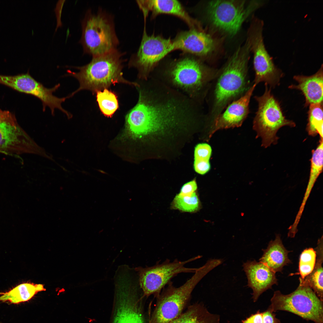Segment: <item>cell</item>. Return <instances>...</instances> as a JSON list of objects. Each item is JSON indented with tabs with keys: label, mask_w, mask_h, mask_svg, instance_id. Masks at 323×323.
<instances>
[{
	"label": "cell",
	"mask_w": 323,
	"mask_h": 323,
	"mask_svg": "<svg viewBox=\"0 0 323 323\" xmlns=\"http://www.w3.org/2000/svg\"><path fill=\"white\" fill-rule=\"evenodd\" d=\"M125 54L117 49L92 57L91 61L85 65L72 67L79 70L78 72L68 70L66 75L74 77L79 83V88L68 95V98L84 90L90 91L94 94L116 83L138 86V83L129 81L123 77L122 69Z\"/></svg>",
	"instance_id": "6da1fadb"
},
{
	"label": "cell",
	"mask_w": 323,
	"mask_h": 323,
	"mask_svg": "<svg viewBox=\"0 0 323 323\" xmlns=\"http://www.w3.org/2000/svg\"><path fill=\"white\" fill-rule=\"evenodd\" d=\"M249 40L230 59L217 80L211 114L215 118L231 100L241 95L247 86V65L251 46Z\"/></svg>",
	"instance_id": "7a4b0ae2"
},
{
	"label": "cell",
	"mask_w": 323,
	"mask_h": 323,
	"mask_svg": "<svg viewBox=\"0 0 323 323\" xmlns=\"http://www.w3.org/2000/svg\"><path fill=\"white\" fill-rule=\"evenodd\" d=\"M166 128L160 108L146 91H141L137 103L126 116L127 134L134 139L148 137L156 146L163 141Z\"/></svg>",
	"instance_id": "3957f363"
},
{
	"label": "cell",
	"mask_w": 323,
	"mask_h": 323,
	"mask_svg": "<svg viewBox=\"0 0 323 323\" xmlns=\"http://www.w3.org/2000/svg\"><path fill=\"white\" fill-rule=\"evenodd\" d=\"M81 27L79 43L84 54L94 57L118 49L119 42L114 19L105 11L100 9L95 13L88 10L81 21Z\"/></svg>",
	"instance_id": "277c9868"
},
{
	"label": "cell",
	"mask_w": 323,
	"mask_h": 323,
	"mask_svg": "<svg viewBox=\"0 0 323 323\" xmlns=\"http://www.w3.org/2000/svg\"><path fill=\"white\" fill-rule=\"evenodd\" d=\"M211 269L207 265L198 268L183 284L174 287L170 281L157 296L156 307L149 320L150 323H170L178 317L189 301L196 286Z\"/></svg>",
	"instance_id": "5b68a950"
},
{
	"label": "cell",
	"mask_w": 323,
	"mask_h": 323,
	"mask_svg": "<svg viewBox=\"0 0 323 323\" xmlns=\"http://www.w3.org/2000/svg\"><path fill=\"white\" fill-rule=\"evenodd\" d=\"M268 308L275 312L286 311L314 323H323V301L308 286L300 283L297 288L287 295L275 291Z\"/></svg>",
	"instance_id": "8992f818"
},
{
	"label": "cell",
	"mask_w": 323,
	"mask_h": 323,
	"mask_svg": "<svg viewBox=\"0 0 323 323\" xmlns=\"http://www.w3.org/2000/svg\"><path fill=\"white\" fill-rule=\"evenodd\" d=\"M115 294L112 323H145L138 280L129 274L115 277Z\"/></svg>",
	"instance_id": "52a82bcc"
},
{
	"label": "cell",
	"mask_w": 323,
	"mask_h": 323,
	"mask_svg": "<svg viewBox=\"0 0 323 323\" xmlns=\"http://www.w3.org/2000/svg\"><path fill=\"white\" fill-rule=\"evenodd\" d=\"M258 109L253 122V127L262 140V145L267 147L277 143L276 134L278 130L284 126L294 127L295 124L284 115L279 103L271 93L270 89L265 84V91L260 96H255Z\"/></svg>",
	"instance_id": "ba28073f"
},
{
	"label": "cell",
	"mask_w": 323,
	"mask_h": 323,
	"mask_svg": "<svg viewBox=\"0 0 323 323\" xmlns=\"http://www.w3.org/2000/svg\"><path fill=\"white\" fill-rule=\"evenodd\" d=\"M258 1L214 0L208 3V20L218 29L234 36L251 13L261 4Z\"/></svg>",
	"instance_id": "9c48e42d"
},
{
	"label": "cell",
	"mask_w": 323,
	"mask_h": 323,
	"mask_svg": "<svg viewBox=\"0 0 323 323\" xmlns=\"http://www.w3.org/2000/svg\"><path fill=\"white\" fill-rule=\"evenodd\" d=\"M201 258L198 256L184 261L176 259H166L161 263L151 266H138L134 270L138 275V283L143 297L152 295L158 296L171 279L181 273H194L198 268L185 266L187 264Z\"/></svg>",
	"instance_id": "30bf717a"
},
{
	"label": "cell",
	"mask_w": 323,
	"mask_h": 323,
	"mask_svg": "<svg viewBox=\"0 0 323 323\" xmlns=\"http://www.w3.org/2000/svg\"><path fill=\"white\" fill-rule=\"evenodd\" d=\"M166 71L173 85L192 95L199 91L213 75L191 55L173 60Z\"/></svg>",
	"instance_id": "8fae6325"
},
{
	"label": "cell",
	"mask_w": 323,
	"mask_h": 323,
	"mask_svg": "<svg viewBox=\"0 0 323 323\" xmlns=\"http://www.w3.org/2000/svg\"><path fill=\"white\" fill-rule=\"evenodd\" d=\"M0 83L39 99L42 102L43 112L45 111L46 107L48 106L53 115L54 109H57L65 114L68 118L72 117V115L61 106L62 103L68 98V97L60 98L53 94L60 87V83L52 88H47L33 77L28 72L15 76L0 75Z\"/></svg>",
	"instance_id": "7c38bea8"
},
{
	"label": "cell",
	"mask_w": 323,
	"mask_h": 323,
	"mask_svg": "<svg viewBox=\"0 0 323 323\" xmlns=\"http://www.w3.org/2000/svg\"><path fill=\"white\" fill-rule=\"evenodd\" d=\"M263 25L262 21L256 19L249 39L254 53L255 84L264 82L268 85L275 87L279 84L283 73L276 67L265 47L262 34Z\"/></svg>",
	"instance_id": "4fadbf2b"
},
{
	"label": "cell",
	"mask_w": 323,
	"mask_h": 323,
	"mask_svg": "<svg viewBox=\"0 0 323 323\" xmlns=\"http://www.w3.org/2000/svg\"><path fill=\"white\" fill-rule=\"evenodd\" d=\"M175 50L173 40L159 35H148L144 26L137 52L130 57L129 64L142 74H148L169 53Z\"/></svg>",
	"instance_id": "5bb4252c"
},
{
	"label": "cell",
	"mask_w": 323,
	"mask_h": 323,
	"mask_svg": "<svg viewBox=\"0 0 323 323\" xmlns=\"http://www.w3.org/2000/svg\"><path fill=\"white\" fill-rule=\"evenodd\" d=\"M41 150L16 118L0 123V153L21 159V155L40 153Z\"/></svg>",
	"instance_id": "9a60e30c"
},
{
	"label": "cell",
	"mask_w": 323,
	"mask_h": 323,
	"mask_svg": "<svg viewBox=\"0 0 323 323\" xmlns=\"http://www.w3.org/2000/svg\"><path fill=\"white\" fill-rule=\"evenodd\" d=\"M173 41L175 50H181L198 57L207 56L213 51L215 47L212 36L202 27L180 32Z\"/></svg>",
	"instance_id": "2e32d148"
},
{
	"label": "cell",
	"mask_w": 323,
	"mask_h": 323,
	"mask_svg": "<svg viewBox=\"0 0 323 323\" xmlns=\"http://www.w3.org/2000/svg\"><path fill=\"white\" fill-rule=\"evenodd\" d=\"M136 2L143 13L144 21L148 13L151 12L152 18L162 14L171 15L183 20L190 28L201 27L198 22L190 16L177 0H136Z\"/></svg>",
	"instance_id": "e0dca14e"
},
{
	"label": "cell",
	"mask_w": 323,
	"mask_h": 323,
	"mask_svg": "<svg viewBox=\"0 0 323 323\" xmlns=\"http://www.w3.org/2000/svg\"><path fill=\"white\" fill-rule=\"evenodd\" d=\"M248 286L252 290V298L256 302L260 295L274 284H278L275 273L259 261H247L243 263Z\"/></svg>",
	"instance_id": "ac0fdd59"
},
{
	"label": "cell",
	"mask_w": 323,
	"mask_h": 323,
	"mask_svg": "<svg viewBox=\"0 0 323 323\" xmlns=\"http://www.w3.org/2000/svg\"><path fill=\"white\" fill-rule=\"evenodd\" d=\"M256 85L254 84L243 96L231 103L223 113L215 118L214 131L238 127L242 124L249 113L250 98Z\"/></svg>",
	"instance_id": "d6986e66"
},
{
	"label": "cell",
	"mask_w": 323,
	"mask_h": 323,
	"mask_svg": "<svg viewBox=\"0 0 323 323\" xmlns=\"http://www.w3.org/2000/svg\"><path fill=\"white\" fill-rule=\"evenodd\" d=\"M323 66L315 74L310 76H295L294 79L297 85H292L290 89L301 91L305 99V106L323 103Z\"/></svg>",
	"instance_id": "ffe728a7"
},
{
	"label": "cell",
	"mask_w": 323,
	"mask_h": 323,
	"mask_svg": "<svg viewBox=\"0 0 323 323\" xmlns=\"http://www.w3.org/2000/svg\"><path fill=\"white\" fill-rule=\"evenodd\" d=\"M263 251V254L259 261L275 273L282 272L284 266L292 263L288 257L290 251L284 247L279 234H276L275 239L270 241L267 248Z\"/></svg>",
	"instance_id": "44dd1931"
},
{
	"label": "cell",
	"mask_w": 323,
	"mask_h": 323,
	"mask_svg": "<svg viewBox=\"0 0 323 323\" xmlns=\"http://www.w3.org/2000/svg\"><path fill=\"white\" fill-rule=\"evenodd\" d=\"M323 237L319 239L316 248V260L312 272L303 279L299 278L300 283L309 287L319 299L323 301Z\"/></svg>",
	"instance_id": "7402d4cb"
},
{
	"label": "cell",
	"mask_w": 323,
	"mask_h": 323,
	"mask_svg": "<svg viewBox=\"0 0 323 323\" xmlns=\"http://www.w3.org/2000/svg\"><path fill=\"white\" fill-rule=\"evenodd\" d=\"M220 316L210 313L203 304H196L170 323H220Z\"/></svg>",
	"instance_id": "603a6c76"
},
{
	"label": "cell",
	"mask_w": 323,
	"mask_h": 323,
	"mask_svg": "<svg viewBox=\"0 0 323 323\" xmlns=\"http://www.w3.org/2000/svg\"><path fill=\"white\" fill-rule=\"evenodd\" d=\"M45 290L42 284L23 283L3 293L0 296V301L17 304L27 301L38 292Z\"/></svg>",
	"instance_id": "cb8c5ba5"
},
{
	"label": "cell",
	"mask_w": 323,
	"mask_h": 323,
	"mask_svg": "<svg viewBox=\"0 0 323 323\" xmlns=\"http://www.w3.org/2000/svg\"><path fill=\"white\" fill-rule=\"evenodd\" d=\"M309 106L307 130L312 136L319 134L320 139L323 140V103L312 104Z\"/></svg>",
	"instance_id": "d4e9b609"
},
{
	"label": "cell",
	"mask_w": 323,
	"mask_h": 323,
	"mask_svg": "<svg viewBox=\"0 0 323 323\" xmlns=\"http://www.w3.org/2000/svg\"><path fill=\"white\" fill-rule=\"evenodd\" d=\"M202 205L196 191L190 196L176 194L170 204V208L180 211L194 213L201 209Z\"/></svg>",
	"instance_id": "484cf974"
},
{
	"label": "cell",
	"mask_w": 323,
	"mask_h": 323,
	"mask_svg": "<svg viewBox=\"0 0 323 323\" xmlns=\"http://www.w3.org/2000/svg\"><path fill=\"white\" fill-rule=\"evenodd\" d=\"M97 101L100 111L107 117H112L119 107L118 97L107 89L96 92Z\"/></svg>",
	"instance_id": "4316f807"
},
{
	"label": "cell",
	"mask_w": 323,
	"mask_h": 323,
	"mask_svg": "<svg viewBox=\"0 0 323 323\" xmlns=\"http://www.w3.org/2000/svg\"><path fill=\"white\" fill-rule=\"evenodd\" d=\"M316 256V251L312 248L306 249L302 252L299 263L300 278L304 279L312 272L315 264Z\"/></svg>",
	"instance_id": "83f0119b"
},
{
	"label": "cell",
	"mask_w": 323,
	"mask_h": 323,
	"mask_svg": "<svg viewBox=\"0 0 323 323\" xmlns=\"http://www.w3.org/2000/svg\"><path fill=\"white\" fill-rule=\"evenodd\" d=\"M212 152L211 147L207 143H200L195 147L194 160L209 162Z\"/></svg>",
	"instance_id": "f1b7e54d"
},
{
	"label": "cell",
	"mask_w": 323,
	"mask_h": 323,
	"mask_svg": "<svg viewBox=\"0 0 323 323\" xmlns=\"http://www.w3.org/2000/svg\"><path fill=\"white\" fill-rule=\"evenodd\" d=\"M197 189V184L196 179H194L184 184L179 194L184 196H190L196 191Z\"/></svg>",
	"instance_id": "f546056e"
},
{
	"label": "cell",
	"mask_w": 323,
	"mask_h": 323,
	"mask_svg": "<svg viewBox=\"0 0 323 323\" xmlns=\"http://www.w3.org/2000/svg\"><path fill=\"white\" fill-rule=\"evenodd\" d=\"M194 170L201 175H204L207 173L211 168L209 162L201 161L194 160Z\"/></svg>",
	"instance_id": "4dcf8cb0"
},
{
	"label": "cell",
	"mask_w": 323,
	"mask_h": 323,
	"mask_svg": "<svg viewBox=\"0 0 323 323\" xmlns=\"http://www.w3.org/2000/svg\"><path fill=\"white\" fill-rule=\"evenodd\" d=\"M274 313L268 308L262 312L263 323H281Z\"/></svg>",
	"instance_id": "1f68e13d"
},
{
	"label": "cell",
	"mask_w": 323,
	"mask_h": 323,
	"mask_svg": "<svg viewBox=\"0 0 323 323\" xmlns=\"http://www.w3.org/2000/svg\"><path fill=\"white\" fill-rule=\"evenodd\" d=\"M241 323H263L262 313L258 311L246 319L242 320Z\"/></svg>",
	"instance_id": "d6a6232c"
},
{
	"label": "cell",
	"mask_w": 323,
	"mask_h": 323,
	"mask_svg": "<svg viewBox=\"0 0 323 323\" xmlns=\"http://www.w3.org/2000/svg\"><path fill=\"white\" fill-rule=\"evenodd\" d=\"M15 119L14 115L10 112L0 110V123Z\"/></svg>",
	"instance_id": "836d02e7"
}]
</instances>
